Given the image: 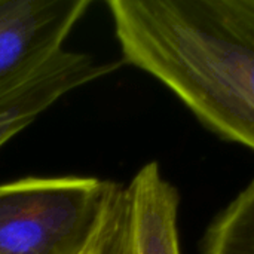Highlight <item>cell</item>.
I'll list each match as a JSON object with an SVG mask.
<instances>
[{
    "label": "cell",
    "mask_w": 254,
    "mask_h": 254,
    "mask_svg": "<svg viewBox=\"0 0 254 254\" xmlns=\"http://www.w3.org/2000/svg\"><path fill=\"white\" fill-rule=\"evenodd\" d=\"M124 61L165 85L208 129L254 150V43L210 0H109Z\"/></svg>",
    "instance_id": "6da1fadb"
},
{
    "label": "cell",
    "mask_w": 254,
    "mask_h": 254,
    "mask_svg": "<svg viewBox=\"0 0 254 254\" xmlns=\"http://www.w3.org/2000/svg\"><path fill=\"white\" fill-rule=\"evenodd\" d=\"M119 189L95 177L0 185V254H76Z\"/></svg>",
    "instance_id": "7a4b0ae2"
},
{
    "label": "cell",
    "mask_w": 254,
    "mask_h": 254,
    "mask_svg": "<svg viewBox=\"0 0 254 254\" xmlns=\"http://www.w3.org/2000/svg\"><path fill=\"white\" fill-rule=\"evenodd\" d=\"M91 0H0V89L60 51Z\"/></svg>",
    "instance_id": "3957f363"
},
{
    "label": "cell",
    "mask_w": 254,
    "mask_h": 254,
    "mask_svg": "<svg viewBox=\"0 0 254 254\" xmlns=\"http://www.w3.org/2000/svg\"><path fill=\"white\" fill-rule=\"evenodd\" d=\"M119 65L101 64L91 55L63 49L33 73L0 89V147L63 95Z\"/></svg>",
    "instance_id": "277c9868"
},
{
    "label": "cell",
    "mask_w": 254,
    "mask_h": 254,
    "mask_svg": "<svg viewBox=\"0 0 254 254\" xmlns=\"http://www.w3.org/2000/svg\"><path fill=\"white\" fill-rule=\"evenodd\" d=\"M134 254H182L179 240V190L158 162L138 170L127 186Z\"/></svg>",
    "instance_id": "5b68a950"
},
{
    "label": "cell",
    "mask_w": 254,
    "mask_h": 254,
    "mask_svg": "<svg viewBox=\"0 0 254 254\" xmlns=\"http://www.w3.org/2000/svg\"><path fill=\"white\" fill-rule=\"evenodd\" d=\"M201 254H254V179L207 226Z\"/></svg>",
    "instance_id": "8992f818"
},
{
    "label": "cell",
    "mask_w": 254,
    "mask_h": 254,
    "mask_svg": "<svg viewBox=\"0 0 254 254\" xmlns=\"http://www.w3.org/2000/svg\"><path fill=\"white\" fill-rule=\"evenodd\" d=\"M124 202H125V188L121 186L118 193L113 196V199L107 205L94 232L76 254H109L110 243H112L118 220L121 217Z\"/></svg>",
    "instance_id": "52a82bcc"
},
{
    "label": "cell",
    "mask_w": 254,
    "mask_h": 254,
    "mask_svg": "<svg viewBox=\"0 0 254 254\" xmlns=\"http://www.w3.org/2000/svg\"><path fill=\"white\" fill-rule=\"evenodd\" d=\"M217 15L240 36L254 43V0H210Z\"/></svg>",
    "instance_id": "ba28073f"
}]
</instances>
